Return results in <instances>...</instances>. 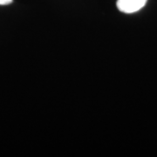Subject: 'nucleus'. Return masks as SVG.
I'll return each mask as SVG.
<instances>
[{"label": "nucleus", "instance_id": "1", "mask_svg": "<svg viewBox=\"0 0 157 157\" xmlns=\"http://www.w3.org/2000/svg\"><path fill=\"white\" fill-rule=\"evenodd\" d=\"M147 0H118L117 8L124 13H134L140 11L146 5Z\"/></svg>", "mask_w": 157, "mask_h": 157}, {"label": "nucleus", "instance_id": "2", "mask_svg": "<svg viewBox=\"0 0 157 157\" xmlns=\"http://www.w3.org/2000/svg\"><path fill=\"white\" fill-rule=\"evenodd\" d=\"M12 2V0H0V6H6Z\"/></svg>", "mask_w": 157, "mask_h": 157}]
</instances>
